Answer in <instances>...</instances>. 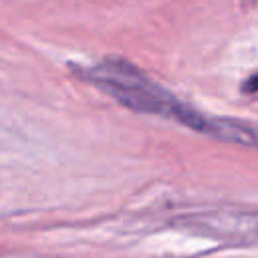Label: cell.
<instances>
[{
  "instance_id": "1",
  "label": "cell",
  "mask_w": 258,
  "mask_h": 258,
  "mask_svg": "<svg viewBox=\"0 0 258 258\" xmlns=\"http://www.w3.org/2000/svg\"><path fill=\"white\" fill-rule=\"evenodd\" d=\"M81 75L89 83L97 85L101 91L109 93L115 101H119L121 105L133 111L169 117L196 131H202V133H208L220 139L238 141L246 145H258V133L252 131L250 127L228 121V119L204 117L196 109L177 101L171 93L155 85L149 77H145L139 69H135L133 64L125 60L109 58L89 69H83Z\"/></svg>"
},
{
  "instance_id": "2",
  "label": "cell",
  "mask_w": 258,
  "mask_h": 258,
  "mask_svg": "<svg viewBox=\"0 0 258 258\" xmlns=\"http://www.w3.org/2000/svg\"><path fill=\"white\" fill-rule=\"evenodd\" d=\"M244 91H248V93H256V91H258V77H250L248 83L244 85Z\"/></svg>"
}]
</instances>
